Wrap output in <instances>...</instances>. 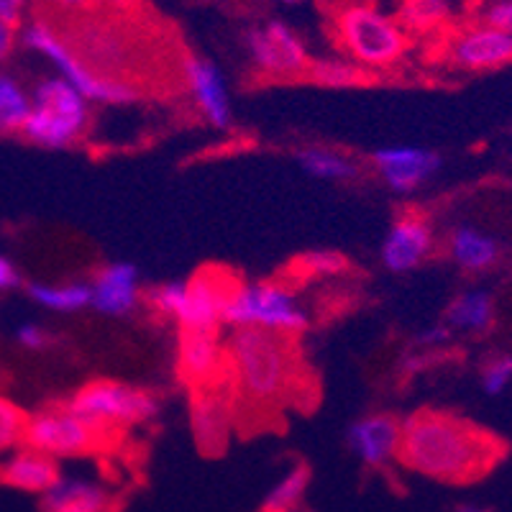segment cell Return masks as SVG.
Returning <instances> with one entry per match:
<instances>
[{"label":"cell","mask_w":512,"mask_h":512,"mask_svg":"<svg viewBox=\"0 0 512 512\" xmlns=\"http://www.w3.org/2000/svg\"><path fill=\"white\" fill-rule=\"evenodd\" d=\"M93 305L100 315L108 318H126L136 310L141 303V280L139 269L128 262H113L105 264L98 274H95L93 285Z\"/></svg>","instance_id":"18"},{"label":"cell","mask_w":512,"mask_h":512,"mask_svg":"<svg viewBox=\"0 0 512 512\" xmlns=\"http://www.w3.org/2000/svg\"><path fill=\"white\" fill-rule=\"evenodd\" d=\"M459 512H487V510H482V507H474V505H466V507H461Z\"/></svg>","instance_id":"40"},{"label":"cell","mask_w":512,"mask_h":512,"mask_svg":"<svg viewBox=\"0 0 512 512\" xmlns=\"http://www.w3.org/2000/svg\"><path fill=\"white\" fill-rule=\"evenodd\" d=\"M90 103L64 77H44L31 90V111L21 134L41 149H70L88 134Z\"/></svg>","instance_id":"5"},{"label":"cell","mask_w":512,"mask_h":512,"mask_svg":"<svg viewBox=\"0 0 512 512\" xmlns=\"http://www.w3.org/2000/svg\"><path fill=\"white\" fill-rule=\"evenodd\" d=\"M182 80H185L192 100L198 105V113L210 126L218 128V131L231 128V95H228L226 77L218 70L216 62L198 57V54H187L182 59Z\"/></svg>","instance_id":"13"},{"label":"cell","mask_w":512,"mask_h":512,"mask_svg":"<svg viewBox=\"0 0 512 512\" xmlns=\"http://www.w3.org/2000/svg\"><path fill=\"white\" fill-rule=\"evenodd\" d=\"M310 484V469L303 464L292 466L290 472L269 489V495L264 497L262 512H295L303 502L305 492Z\"/></svg>","instance_id":"27"},{"label":"cell","mask_w":512,"mask_h":512,"mask_svg":"<svg viewBox=\"0 0 512 512\" xmlns=\"http://www.w3.org/2000/svg\"><path fill=\"white\" fill-rule=\"evenodd\" d=\"M223 323L231 328H267L297 336L310 323L295 292L282 282H239L228 297Z\"/></svg>","instance_id":"7"},{"label":"cell","mask_w":512,"mask_h":512,"mask_svg":"<svg viewBox=\"0 0 512 512\" xmlns=\"http://www.w3.org/2000/svg\"><path fill=\"white\" fill-rule=\"evenodd\" d=\"M21 41L36 54L49 59L57 67L59 77L70 82L88 103L131 105L141 98V90L134 82L123 80V77H105L82 62L75 49L67 44V39L59 34L57 26L47 18H34L31 24H26L21 31Z\"/></svg>","instance_id":"4"},{"label":"cell","mask_w":512,"mask_h":512,"mask_svg":"<svg viewBox=\"0 0 512 512\" xmlns=\"http://www.w3.org/2000/svg\"><path fill=\"white\" fill-rule=\"evenodd\" d=\"M26 292L36 305L57 313H77L88 308L93 300V290L88 282H64V285H47V282H31Z\"/></svg>","instance_id":"25"},{"label":"cell","mask_w":512,"mask_h":512,"mask_svg":"<svg viewBox=\"0 0 512 512\" xmlns=\"http://www.w3.org/2000/svg\"><path fill=\"white\" fill-rule=\"evenodd\" d=\"M21 285V274L13 267V262H8L6 256H0V292L13 290V287Z\"/></svg>","instance_id":"37"},{"label":"cell","mask_w":512,"mask_h":512,"mask_svg":"<svg viewBox=\"0 0 512 512\" xmlns=\"http://www.w3.org/2000/svg\"><path fill=\"white\" fill-rule=\"evenodd\" d=\"M297 164L310 177L323 182H349L359 177V164L354 157L328 146H305L297 152Z\"/></svg>","instance_id":"23"},{"label":"cell","mask_w":512,"mask_h":512,"mask_svg":"<svg viewBox=\"0 0 512 512\" xmlns=\"http://www.w3.org/2000/svg\"><path fill=\"white\" fill-rule=\"evenodd\" d=\"M59 479H62V472H59L57 459L29 446L11 454V459L0 464V484L18 489V492H29V495H44Z\"/></svg>","instance_id":"19"},{"label":"cell","mask_w":512,"mask_h":512,"mask_svg":"<svg viewBox=\"0 0 512 512\" xmlns=\"http://www.w3.org/2000/svg\"><path fill=\"white\" fill-rule=\"evenodd\" d=\"M448 333H451L448 331V326H441V323H438V326L425 328V331L420 333L418 344L420 346H441L448 341Z\"/></svg>","instance_id":"39"},{"label":"cell","mask_w":512,"mask_h":512,"mask_svg":"<svg viewBox=\"0 0 512 512\" xmlns=\"http://www.w3.org/2000/svg\"><path fill=\"white\" fill-rule=\"evenodd\" d=\"M244 44L254 70L269 80H303L313 62L303 39L282 21L251 29Z\"/></svg>","instance_id":"10"},{"label":"cell","mask_w":512,"mask_h":512,"mask_svg":"<svg viewBox=\"0 0 512 512\" xmlns=\"http://www.w3.org/2000/svg\"><path fill=\"white\" fill-rule=\"evenodd\" d=\"M16 41L18 26H13L6 18H0V62H6V59L16 52Z\"/></svg>","instance_id":"35"},{"label":"cell","mask_w":512,"mask_h":512,"mask_svg":"<svg viewBox=\"0 0 512 512\" xmlns=\"http://www.w3.org/2000/svg\"><path fill=\"white\" fill-rule=\"evenodd\" d=\"M187 413L195 446L205 456H221L236 428V395L228 374L187 387Z\"/></svg>","instance_id":"9"},{"label":"cell","mask_w":512,"mask_h":512,"mask_svg":"<svg viewBox=\"0 0 512 512\" xmlns=\"http://www.w3.org/2000/svg\"><path fill=\"white\" fill-rule=\"evenodd\" d=\"M285 6H300V3H305V0H282Z\"/></svg>","instance_id":"41"},{"label":"cell","mask_w":512,"mask_h":512,"mask_svg":"<svg viewBox=\"0 0 512 512\" xmlns=\"http://www.w3.org/2000/svg\"><path fill=\"white\" fill-rule=\"evenodd\" d=\"M433 251V228L420 213H400L382 241L384 269L402 274L420 267Z\"/></svg>","instance_id":"17"},{"label":"cell","mask_w":512,"mask_h":512,"mask_svg":"<svg viewBox=\"0 0 512 512\" xmlns=\"http://www.w3.org/2000/svg\"><path fill=\"white\" fill-rule=\"evenodd\" d=\"M239 280L223 267H203L185 282V297L177 313V328L216 331L223 326V310Z\"/></svg>","instance_id":"11"},{"label":"cell","mask_w":512,"mask_h":512,"mask_svg":"<svg viewBox=\"0 0 512 512\" xmlns=\"http://www.w3.org/2000/svg\"><path fill=\"white\" fill-rule=\"evenodd\" d=\"M177 374L185 382V387L213 382V379L228 374L226 341L221 338V328H216V331H187V328H180Z\"/></svg>","instance_id":"15"},{"label":"cell","mask_w":512,"mask_h":512,"mask_svg":"<svg viewBox=\"0 0 512 512\" xmlns=\"http://www.w3.org/2000/svg\"><path fill=\"white\" fill-rule=\"evenodd\" d=\"M44 512H111L113 500L100 484L90 479H59L49 492L41 495Z\"/></svg>","instance_id":"20"},{"label":"cell","mask_w":512,"mask_h":512,"mask_svg":"<svg viewBox=\"0 0 512 512\" xmlns=\"http://www.w3.org/2000/svg\"><path fill=\"white\" fill-rule=\"evenodd\" d=\"M495 456V438L454 413L423 408L402 420L397 459L423 477L466 482L482 474Z\"/></svg>","instance_id":"2"},{"label":"cell","mask_w":512,"mask_h":512,"mask_svg":"<svg viewBox=\"0 0 512 512\" xmlns=\"http://www.w3.org/2000/svg\"><path fill=\"white\" fill-rule=\"evenodd\" d=\"M64 405L72 413L113 433L149 423L159 413L157 395L134 384L118 382V379H90L77 387Z\"/></svg>","instance_id":"6"},{"label":"cell","mask_w":512,"mask_h":512,"mask_svg":"<svg viewBox=\"0 0 512 512\" xmlns=\"http://www.w3.org/2000/svg\"><path fill=\"white\" fill-rule=\"evenodd\" d=\"M492 315H495V305L489 292L469 290L461 292L454 303L448 305L446 326L461 333H482L492 323Z\"/></svg>","instance_id":"24"},{"label":"cell","mask_w":512,"mask_h":512,"mask_svg":"<svg viewBox=\"0 0 512 512\" xmlns=\"http://www.w3.org/2000/svg\"><path fill=\"white\" fill-rule=\"evenodd\" d=\"M446 54L466 72L502 70L512 64V36L489 24L469 26L451 36Z\"/></svg>","instance_id":"12"},{"label":"cell","mask_w":512,"mask_h":512,"mask_svg":"<svg viewBox=\"0 0 512 512\" xmlns=\"http://www.w3.org/2000/svg\"><path fill=\"white\" fill-rule=\"evenodd\" d=\"M305 267L310 269V274H333L344 267V259L341 254H328V251H320V254H310L303 259Z\"/></svg>","instance_id":"34"},{"label":"cell","mask_w":512,"mask_h":512,"mask_svg":"<svg viewBox=\"0 0 512 512\" xmlns=\"http://www.w3.org/2000/svg\"><path fill=\"white\" fill-rule=\"evenodd\" d=\"M26 423H29V413L18 408L16 402L0 397V451H11L24 443Z\"/></svg>","instance_id":"29"},{"label":"cell","mask_w":512,"mask_h":512,"mask_svg":"<svg viewBox=\"0 0 512 512\" xmlns=\"http://www.w3.org/2000/svg\"><path fill=\"white\" fill-rule=\"evenodd\" d=\"M182 297H185V282H164L157 285L154 290L146 292V300L164 318H177L182 308Z\"/></svg>","instance_id":"30"},{"label":"cell","mask_w":512,"mask_h":512,"mask_svg":"<svg viewBox=\"0 0 512 512\" xmlns=\"http://www.w3.org/2000/svg\"><path fill=\"white\" fill-rule=\"evenodd\" d=\"M305 80L315 82L320 88L331 90H351V88H364L377 82V75L361 64L351 62L349 57H328V59H313L308 67Z\"/></svg>","instance_id":"22"},{"label":"cell","mask_w":512,"mask_h":512,"mask_svg":"<svg viewBox=\"0 0 512 512\" xmlns=\"http://www.w3.org/2000/svg\"><path fill=\"white\" fill-rule=\"evenodd\" d=\"M482 24L495 26L512 36V0H492L482 11Z\"/></svg>","instance_id":"32"},{"label":"cell","mask_w":512,"mask_h":512,"mask_svg":"<svg viewBox=\"0 0 512 512\" xmlns=\"http://www.w3.org/2000/svg\"><path fill=\"white\" fill-rule=\"evenodd\" d=\"M31 111V93L13 77L0 70V136H18Z\"/></svg>","instance_id":"26"},{"label":"cell","mask_w":512,"mask_h":512,"mask_svg":"<svg viewBox=\"0 0 512 512\" xmlns=\"http://www.w3.org/2000/svg\"><path fill=\"white\" fill-rule=\"evenodd\" d=\"M512 382V356H495L482 369V387L487 395H502Z\"/></svg>","instance_id":"31"},{"label":"cell","mask_w":512,"mask_h":512,"mask_svg":"<svg viewBox=\"0 0 512 512\" xmlns=\"http://www.w3.org/2000/svg\"><path fill=\"white\" fill-rule=\"evenodd\" d=\"M26 8H29V0H0V18L11 21L13 26H21Z\"/></svg>","instance_id":"36"},{"label":"cell","mask_w":512,"mask_h":512,"mask_svg":"<svg viewBox=\"0 0 512 512\" xmlns=\"http://www.w3.org/2000/svg\"><path fill=\"white\" fill-rule=\"evenodd\" d=\"M236 418H274L300 397V359L290 333L233 328L226 341Z\"/></svg>","instance_id":"1"},{"label":"cell","mask_w":512,"mask_h":512,"mask_svg":"<svg viewBox=\"0 0 512 512\" xmlns=\"http://www.w3.org/2000/svg\"><path fill=\"white\" fill-rule=\"evenodd\" d=\"M16 341L24 346V349L41 351L52 344V336H49L47 328H41L39 323H24V326L16 331Z\"/></svg>","instance_id":"33"},{"label":"cell","mask_w":512,"mask_h":512,"mask_svg":"<svg viewBox=\"0 0 512 512\" xmlns=\"http://www.w3.org/2000/svg\"><path fill=\"white\" fill-rule=\"evenodd\" d=\"M448 256L466 272H484L500 259V246L479 228L459 226L448 236Z\"/></svg>","instance_id":"21"},{"label":"cell","mask_w":512,"mask_h":512,"mask_svg":"<svg viewBox=\"0 0 512 512\" xmlns=\"http://www.w3.org/2000/svg\"><path fill=\"white\" fill-rule=\"evenodd\" d=\"M402 420L390 413H372L354 420L346 431V446L364 466L382 469L400 454Z\"/></svg>","instance_id":"16"},{"label":"cell","mask_w":512,"mask_h":512,"mask_svg":"<svg viewBox=\"0 0 512 512\" xmlns=\"http://www.w3.org/2000/svg\"><path fill=\"white\" fill-rule=\"evenodd\" d=\"M54 11L62 13H77V11H90L93 6L103 3V0H47Z\"/></svg>","instance_id":"38"},{"label":"cell","mask_w":512,"mask_h":512,"mask_svg":"<svg viewBox=\"0 0 512 512\" xmlns=\"http://www.w3.org/2000/svg\"><path fill=\"white\" fill-rule=\"evenodd\" d=\"M113 436L118 433L90 423L82 415L72 413L62 402V405H49V408H41L29 415L24 446L57 461L80 459V456L98 454L100 448L111 443Z\"/></svg>","instance_id":"8"},{"label":"cell","mask_w":512,"mask_h":512,"mask_svg":"<svg viewBox=\"0 0 512 512\" xmlns=\"http://www.w3.org/2000/svg\"><path fill=\"white\" fill-rule=\"evenodd\" d=\"M333 36L351 62L372 72L395 67L408 49L405 29L372 3H341L333 11Z\"/></svg>","instance_id":"3"},{"label":"cell","mask_w":512,"mask_h":512,"mask_svg":"<svg viewBox=\"0 0 512 512\" xmlns=\"http://www.w3.org/2000/svg\"><path fill=\"white\" fill-rule=\"evenodd\" d=\"M451 16L448 0H402L397 24L410 31H433Z\"/></svg>","instance_id":"28"},{"label":"cell","mask_w":512,"mask_h":512,"mask_svg":"<svg viewBox=\"0 0 512 512\" xmlns=\"http://www.w3.org/2000/svg\"><path fill=\"white\" fill-rule=\"evenodd\" d=\"M372 164L392 192L408 195L436 175L441 169V157L423 146L395 144L377 149L372 154Z\"/></svg>","instance_id":"14"}]
</instances>
